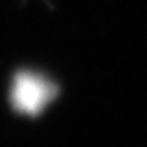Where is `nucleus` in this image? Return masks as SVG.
Segmentation results:
<instances>
[{"mask_svg":"<svg viewBox=\"0 0 147 147\" xmlns=\"http://www.w3.org/2000/svg\"><path fill=\"white\" fill-rule=\"evenodd\" d=\"M56 95L57 87L51 81L32 72H20L12 84L11 101L18 113L38 116Z\"/></svg>","mask_w":147,"mask_h":147,"instance_id":"1","label":"nucleus"}]
</instances>
